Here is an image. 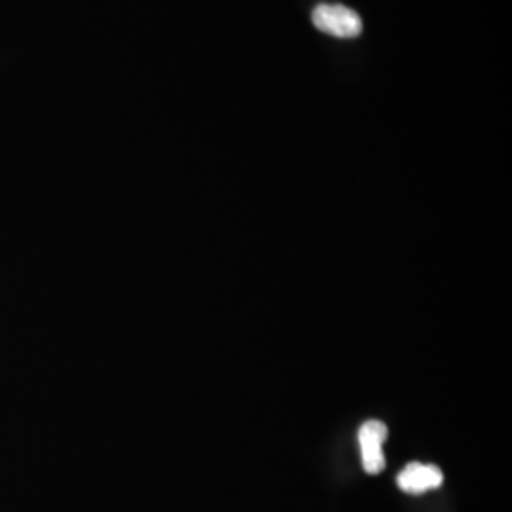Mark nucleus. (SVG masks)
Wrapping results in <instances>:
<instances>
[{
    "mask_svg": "<svg viewBox=\"0 0 512 512\" xmlns=\"http://www.w3.org/2000/svg\"><path fill=\"white\" fill-rule=\"evenodd\" d=\"M311 21L317 31L332 37L355 38L363 33V19L348 6L319 4L313 8Z\"/></svg>",
    "mask_w": 512,
    "mask_h": 512,
    "instance_id": "1",
    "label": "nucleus"
},
{
    "mask_svg": "<svg viewBox=\"0 0 512 512\" xmlns=\"http://www.w3.org/2000/svg\"><path fill=\"white\" fill-rule=\"evenodd\" d=\"M387 425L384 421L370 420L359 429V446L363 454V467L368 475H380L385 469L384 442Z\"/></svg>",
    "mask_w": 512,
    "mask_h": 512,
    "instance_id": "2",
    "label": "nucleus"
},
{
    "mask_svg": "<svg viewBox=\"0 0 512 512\" xmlns=\"http://www.w3.org/2000/svg\"><path fill=\"white\" fill-rule=\"evenodd\" d=\"M444 482V475L437 465L425 463H408L397 476L399 488L406 494L421 495L429 490H437Z\"/></svg>",
    "mask_w": 512,
    "mask_h": 512,
    "instance_id": "3",
    "label": "nucleus"
}]
</instances>
